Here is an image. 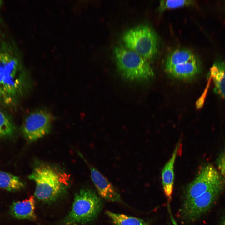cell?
Returning a JSON list of instances; mask_svg holds the SVG:
<instances>
[{"instance_id":"8992f818","label":"cell","mask_w":225,"mask_h":225,"mask_svg":"<svg viewBox=\"0 0 225 225\" xmlns=\"http://www.w3.org/2000/svg\"><path fill=\"white\" fill-rule=\"evenodd\" d=\"M223 187L224 183L198 197L184 202L181 210L182 218L186 222H193L207 212L215 204Z\"/></svg>"},{"instance_id":"7a4b0ae2","label":"cell","mask_w":225,"mask_h":225,"mask_svg":"<svg viewBox=\"0 0 225 225\" xmlns=\"http://www.w3.org/2000/svg\"><path fill=\"white\" fill-rule=\"evenodd\" d=\"M65 174L48 165L42 164L36 166L28 176V178L36 183L34 195L43 202L54 200L67 184Z\"/></svg>"},{"instance_id":"5bb4252c","label":"cell","mask_w":225,"mask_h":225,"mask_svg":"<svg viewBox=\"0 0 225 225\" xmlns=\"http://www.w3.org/2000/svg\"><path fill=\"white\" fill-rule=\"evenodd\" d=\"M25 186V182L19 177L0 171V188L10 192H15L22 189Z\"/></svg>"},{"instance_id":"e0dca14e","label":"cell","mask_w":225,"mask_h":225,"mask_svg":"<svg viewBox=\"0 0 225 225\" xmlns=\"http://www.w3.org/2000/svg\"><path fill=\"white\" fill-rule=\"evenodd\" d=\"M106 212L116 225H149L148 222L141 218L108 211Z\"/></svg>"},{"instance_id":"277c9868","label":"cell","mask_w":225,"mask_h":225,"mask_svg":"<svg viewBox=\"0 0 225 225\" xmlns=\"http://www.w3.org/2000/svg\"><path fill=\"white\" fill-rule=\"evenodd\" d=\"M114 54L118 70L122 77L129 81L148 79L153 75L147 60L126 47H116Z\"/></svg>"},{"instance_id":"8fae6325","label":"cell","mask_w":225,"mask_h":225,"mask_svg":"<svg viewBox=\"0 0 225 225\" xmlns=\"http://www.w3.org/2000/svg\"><path fill=\"white\" fill-rule=\"evenodd\" d=\"M209 74L212 79L214 92L225 99V60H215L210 68Z\"/></svg>"},{"instance_id":"4fadbf2b","label":"cell","mask_w":225,"mask_h":225,"mask_svg":"<svg viewBox=\"0 0 225 225\" xmlns=\"http://www.w3.org/2000/svg\"><path fill=\"white\" fill-rule=\"evenodd\" d=\"M172 76L182 79H187L197 75L200 70L199 63L197 59L176 65L166 69Z\"/></svg>"},{"instance_id":"d6986e66","label":"cell","mask_w":225,"mask_h":225,"mask_svg":"<svg viewBox=\"0 0 225 225\" xmlns=\"http://www.w3.org/2000/svg\"><path fill=\"white\" fill-rule=\"evenodd\" d=\"M216 163L219 173L225 179V150L220 154L217 159Z\"/></svg>"},{"instance_id":"ffe728a7","label":"cell","mask_w":225,"mask_h":225,"mask_svg":"<svg viewBox=\"0 0 225 225\" xmlns=\"http://www.w3.org/2000/svg\"><path fill=\"white\" fill-rule=\"evenodd\" d=\"M220 225H225V215L222 218Z\"/></svg>"},{"instance_id":"ac0fdd59","label":"cell","mask_w":225,"mask_h":225,"mask_svg":"<svg viewBox=\"0 0 225 225\" xmlns=\"http://www.w3.org/2000/svg\"><path fill=\"white\" fill-rule=\"evenodd\" d=\"M194 3L193 1L189 0H162L160 2L158 9L160 11H163L167 9L192 5Z\"/></svg>"},{"instance_id":"7c38bea8","label":"cell","mask_w":225,"mask_h":225,"mask_svg":"<svg viewBox=\"0 0 225 225\" xmlns=\"http://www.w3.org/2000/svg\"><path fill=\"white\" fill-rule=\"evenodd\" d=\"M35 203L33 196L22 201L14 202L10 207V213L13 217L18 219H35Z\"/></svg>"},{"instance_id":"3957f363","label":"cell","mask_w":225,"mask_h":225,"mask_svg":"<svg viewBox=\"0 0 225 225\" xmlns=\"http://www.w3.org/2000/svg\"><path fill=\"white\" fill-rule=\"evenodd\" d=\"M102 208L101 199L93 190L81 189L75 195L71 211L64 220V225L91 222L97 218Z\"/></svg>"},{"instance_id":"ba28073f","label":"cell","mask_w":225,"mask_h":225,"mask_svg":"<svg viewBox=\"0 0 225 225\" xmlns=\"http://www.w3.org/2000/svg\"><path fill=\"white\" fill-rule=\"evenodd\" d=\"M52 121V115L46 111L39 110L31 112L25 118L22 125L23 137L30 142L43 137L49 133Z\"/></svg>"},{"instance_id":"30bf717a","label":"cell","mask_w":225,"mask_h":225,"mask_svg":"<svg viewBox=\"0 0 225 225\" xmlns=\"http://www.w3.org/2000/svg\"><path fill=\"white\" fill-rule=\"evenodd\" d=\"M182 146L181 143L179 142L177 143L171 158L165 165L162 172L163 189L165 194L169 201L171 200L173 190L174 164L177 155L181 152Z\"/></svg>"},{"instance_id":"9a60e30c","label":"cell","mask_w":225,"mask_h":225,"mask_svg":"<svg viewBox=\"0 0 225 225\" xmlns=\"http://www.w3.org/2000/svg\"><path fill=\"white\" fill-rule=\"evenodd\" d=\"M196 59L195 55L190 50L183 49L177 50L168 56L165 63L166 69Z\"/></svg>"},{"instance_id":"52a82bcc","label":"cell","mask_w":225,"mask_h":225,"mask_svg":"<svg viewBox=\"0 0 225 225\" xmlns=\"http://www.w3.org/2000/svg\"><path fill=\"white\" fill-rule=\"evenodd\" d=\"M223 182L222 178L213 166L210 164L205 165L185 189L184 202L198 197Z\"/></svg>"},{"instance_id":"2e32d148","label":"cell","mask_w":225,"mask_h":225,"mask_svg":"<svg viewBox=\"0 0 225 225\" xmlns=\"http://www.w3.org/2000/svg\"><path fill=\"white\" fill-rule=\"evenodd\" d=\"M16 132V128L12 118L0 108V139L13 137Z\"/></svg>"},{"instance_id":"9c48e42d","label":"cell","mask_w":225,"mask_h":225,"mask_svg":"<svg viewBox=\"0 0 225 225\" xmlns=\"http://www.w3.org/2000/svg\"><path fill=\"white\" fill-rule=\"evenodd\" d=\"M89 167L91 179L99 195L109 201L122 202L120 194L108 179L93 166Z\"/></svg>"},{"instance_id":"5b68a950","label":"cell","mask_w":225,"mask_h":225,"mask_svg":"<svg viewBox=\"0 0 225 225\" xmlns=\"http://www.w3.org/2000/svg\"><path fill=\"white\" fill-rule=\"evenodd\" d=\"M125 47L147 60L152 59L157 51L156 35L149 26L140 25L127 31L123 36Z\"/></svg>"},{"instance_id":"6da1fadb","label":"cell","mask_w":225,"mask_h":225,"mask_svg":"<svg viewBox=\"0 0 225 225\" xmlns=\"http://www.w3.org/2000/svg\"><path fill=\"white\" fill-rule=\"evenodd\" d=\"M27 78L19 56L7 50H0V102L15 106L25 93Z\"/></svg>"}]
</instances>
